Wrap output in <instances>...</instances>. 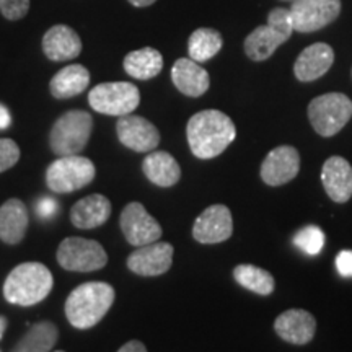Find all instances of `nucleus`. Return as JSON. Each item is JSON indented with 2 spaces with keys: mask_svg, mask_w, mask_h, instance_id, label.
Returning <instances> with one entry per match:
<instances>
[{
  "mask_svg": "<svg viewBox=\"0 0 352 352\" xmlns=\"http://www.w3.org/2000/svg\"><path fill=\"white\" fill-rule=\"evenodd\" d=\"M186 138L192 155L209 160L227 151L236 138V127L226 113L204 109L188 121Z\"/></svg>",
  "mask_w": 352,
  "mask_h": 352,
  "instance_id": "obj_1",
  "label": "nucleus"
},
{
  "mask_svg": "<svg viewBox=\"0 0 352 352\" xmlns=\"http://www.w3.org/2000/svg\"><path fill=\"white\" fill-rule=\"evenodd\" d=\"M114 289L107 283H85L69 294L65 316L77 329H90L98 324L114 303Z\"/></svg>",
  "mask_w": 352,
  "mask_h": 352,
  "instance_id": "obj_2",
  "label": "nucleus"
},
{
  "mask_svg": "<svg viewBox=\"0 0 352 352\" xmlns=\"http://www.w3.org/2000/svg\"><path fill=\"white\" fill-rule=\"evenodd\" d=\"M54 279L43 263H21L3 283V297L12 305L32 307L51 294Z\"/></svg>",
  "mask_w": 352,
  "mask_h": 352,
  "instance_id": "obj_3",
  "label": "nucleus"
},
{
  "mask_svg": "<svg viewBox=\"0 0 352 352\" xmlns=\"http://www.w3.org/2000/svg\"><path fill=\"white\" fill-rule=\"evenodd\" d=\"M294 25L287 8H274L267 15V23L254 28L245 39V52L254 63L270 59L277 47L292 36Z\"/></svg>",
  "mask_w": 352,
  "mask_h": 352,
  "instance_id": "obj_4",
  "label": "nucleus"
},
{
  "mask_svg": "<svg viewBox=\"0 0 352 352\" xmlns=\"http://www.w3.org/2000/svg\"><path fill=\"white\" fill-rule=\"evenodd\" d=\"M94 120L87 111L72 109L59 118L50 134L51 151L57 157L78 155L87 147Z\"/></svg>",
  "mask_w": 352,
  "mask_h": 352,
  "instance_id": "obj_5",
  "label": "nucleus"
},
{
  "mask_svg": "<svg viewBox=\"0 0 352 352\" xmlns=\"http://www.w3.org/2000/svg\"><path fill=\"white\" fill-rule=\"evenodd\" d=\"M352 118V101L344 94L316 96L308 104V120L323 138H333Z\"/></svg>",
  "mask_w": 352,
  "mask_h": 352,
  "instance_id": "obj_6",
  "label": "nucleus"
},
{
  "mask_svg": "<svg viewBox=\"0 0 352 352\" xmlns=\"http://www.w3.org/2000/svg\"><path fill=\"white\" fill-rule=\"evenodd\" d=\"M95 165L90 158L82 155L59 157L47 166L46 184L57 195L78 191L95 179Z\"/></svg>",
  "mask_w": 352,
  "mask_h": 352,
  "instance_id": "obj_7",
  "label": "nucleus"
},
{
  "mask_svg": "<svg viewBox=\"0 0 352 352\" xmlns=\"http://www.w3.org/2000/svg\"><path fill=\"white\" fill-rule=\"evenodd\" d=\"M88 103L96 113L107 116H126L140 103L139 88L129 82H108L91 88Z\"/></svg>",
  "mask_w": 352,
  "mask_h": 352,
  "instance_id": "obj_8",
  "label": "nucleus"
},
{
  "mask_svg": "<svg viewBox=\"0 0 352 352\" xmlns=\"http://www.w3.org/2000/svg\"><path fill=\"white\" fill-rule=\"evenodd\" d=\"M57 263L65 271L94 272L103 270L108 264V254L98 241L69 236L57 248Z\"/></svg>",
  "mask_w": 352,
  "mask_h": 352,
  "instance_id": "obj_9",
  "label": "nucleus"
},
{
  "mask_svg": "<svg viewBox=\"0 0 352 352\" xmlns=\"http://www.w3.org/2000/svg\"><path fill=\"white\" fill-rule=\"evenodd\" d=\"M289 12L294 32L314 33L340 16L341 0H294Z\"/></svg>",
  "mask_w": 352,
  "mask_h": 352,
  "instance_id": "obj_10",
  "label": "nucleus"
},
{
  "mask_svg": "<svg viewBox=\"0 0 352 352\" xmlns=\"http://www.w3.org/2000/svg\"><path fill=\"white\" fill-rule=\"evenodd\" d=\"M120 226L127 243L132 246L151 245L162 236V227L140 202H131L121 212Z\"/></svg>",
  "mask_w": 352,
  "mask_h": 352,
  "instance_id": "obj_11",
  "label": "nucleus"
},
{
  "mask_svg": "<svg viewBox=\"0 0 352 352\" xmlns=\"http://www.w3.org/2000/svg\"><path fill=\"white\" fill-rule=\"evenodd\" d=\"M116 134L124 147L139 153L155 151L160 144V132L151 121L135 114L121 116L116 124Z\"/></svg>",
  "mask_w": 352,
  "mask_h": 352,
  "instance_id": "obj_12",
  "label": "nucleus"
},
{
  "mask_svg": "<svg viewBox=\"0 0 352 352\" xmlns=\"http://www.w3.org/2000/svg\"><path fill=\"white\" fill-rule=\"evenodd\" d=\"M233 233L232 212L227 206L214 204L196 219L192 236L202 245H215L227 241Z\"/></svg>",
  "mask_w": 352,
  "mask_h": 352,
  "instance_id": "obj_13",
  "label": "nucleus"
},
{
  "mask_svg": "<svg viewBox=\"0 0 352 352\" xmlns=\"http://www.w3.org/2000/svg\"><path fill=\"white\" fill-rule=\"evenodd\" d=\"M300 171V153L292 145L272 148L261 165V179L267 186H283Z\"/></svg>",
  "mask_w": 352,
  "mask_h": 352,
  "instance_id": "obj_14",
  "label": "nucleus"
},
{
  "mask_svg": "<svg viewBox=\"0 0 352 352\" xmlns=\"http://www.w3.org/2000/svg\"><path fill=\"white\" fill-rule=\"evenodd\" d=\"M173 246L165 241H153L151 245L139 246L127 258V267L138 276L153 277L165 274L173 263Z\"/></svg>",
  "mask_w": 352,
  "mask_h": 352,
  "instance_id": "obj_15",
  "label": "nucleus"
},
{
  "mask_svg": "<svg viewBox=\"0 0 352 352\" xmlns=\"http://www.w3.org/2000/svg\"><path fill=\"white\" fill-rule=\"evenodd\" d=\"M274 331L280 340L296 346H305L315 338L316 320L307 310L292 308L277 316Z\"/></svg>",
  "mask_w": 352,
  "mask_h": 352,
  "instance_id": "obj_16",
  "label": "nucleus"
},
{
  "mask_svg": "<svg viewBox=\"0 0 352 352\" xmlns=\"http://www.w3.org/2000/svg\"><path fill=\"white\" fill-rule=\"evenodd\" d=\"M324 191L338 204H344L352 197V166L346 158L329 157L321 168Z\"/></svg>",
  "mask_w": 352,
  "mask_h": 352,
  "instance_id": "obj_17",
  "label": "nucleus"
},
{
  "mask_svg": "<svg viewBox=\"0 0 352 352\" xmlns=\"http://www.w3.org/2000/svg\"><path fill=\"white\" fill-rule=\"evenodd\" d=\"M334 63V51L329 44L315 43L305 47L297 57L294 74L300 82H314L323 77Z\"/></svg>",
  "mask_w": 352,
  "mask_h": 352,
  "instance_id": "obj_18",
  "label": "nucleus"
},
{
  "mask_svg": "<svg viewBox=\"0 0 352 352\" xmlns=\"http://www.w3.org/2000/svg\"><path fill=\"white\" fill-rule=\"evenodd\" d=\"M43 51L47 59L56 63L76 59L82 52L80 36L67 25H56L44 34Z\"/></svg>",
  "mask_w": 352,
  "mask_h": 352,
  "instance_id": "obj_19",
  "label": "nucleus"
},
{
  "mask_svg": "<svg viewBox=\"0 0 352 352\" xmlns=\"http://www.w3.org/2000/svg\"><path fill=\"white\" fill-rule=\"evenodd\" d=\"M171 80L183 95L191 96V98L202 96L210 87L208 70L202 69L192 59H186V57H182L175 63L173 69H171Z\"/></svg>",
  "mask_w": 352,
  "mask_h": 352,
  "instance_id": "obj_20",
  "label": "nucleus"
},
{
  "mask_svg": "<svg viewBox=\"0 0 352 352\" xmlns=\"http://www.w3.org/2000/svg\"><path fill=\"white\" fill-rule=\"evenodd\" d=\"M111 215V202L101 195L83 197L70 209V222L82 230H90L108 222Z\"/></svg>",
  "mask_w": 352,
  "mask_h": 352,
  "instance_id": "obj_21",
  "label": "nucleus"
},
{
  "mask_svg": "<svg viewBox=\"0 0 352 352\" xmlns=\"http://www.w3.org/2000/svg\"><path fill=\"white\" fill-rule=\"evenodd\" d=\"M28 228V210L16 197L6 201L0 208V240L7 245H19Z\"/></svg>",
  "mask_w": 352,
  "mask_h": 352,
  "instance_id": "obj_22",
  "label": "nucleus"
},
{
  "mask_svg": "<svg viewBox=\"0 0 352 352\" xmlns=\"http://www.w3.org/2000/svg\"><path fill=\"white\" fill-rule=\"evenodd\" d=\"M142 171L147 179L155 186L170 188L175 186L182 178V168L173 155L168 152L155 151L151 152L144 158Z\"/></svg>",
  "mask_w": 352,
  "mask_h": 352,
  "instance_id": "obj_23",
  "label": "nucleus"
},
{
  "mask_svg": "<svg viewBox=\"0 0 352 352\" xmlns=\"http://www.w3.org/2000/svg\"><path fill=\"white\" fill-rule=\"evenodd\" d=\"M90 85V72L80 64H72L60 69L51 78V95L57 100H67L80 95Z\"/></svg>",
  "mask_w": 352,
  "mask_h": 352,
  "instance_id": "obj_24",
  "label": "nucleus"
},
{
  "mask_svg": "<svg viewBox=\"0 0 352 352\" xmlns=\"http://www.w3.org/2000/svg\"><path fill=\"white\" fill-rule=\"evenodd\" d=\"M162 69H164V57L153 47H142L124 57L126 74L138 80H151L162 72Z\"/></svg>",
  "mask_w": 352,
  "mask_h": 352,
  "instance_id": "obj_25",
  "label": "nucleus"
},
{
  "mask_svg": "<svg viewBox=\"0 0 352 352\" xmlns=\"http://www.w3.org/2000/svg\"><path fill=\"white\" fill-rule=\"evenodd\" d=\"M59 340V329L51 321H38L16 342L12 352H52Z\"/></svg>",
  "mask_w": 352,
  "mask_h": 352,
  "instance_id": "obj_26",
  "label": "nucleus"
},
{
  "mask_svg": "<svg viewBox=\"0 0 352 352\" xmlns=\"http://www.w3.org/2000/svg\"><path fill=\"white\" fill-rule=\"evenodd\" d=\"M223 39L217 30L214 28H199L189 36L188 52L189 59L201 64L212 59L217 52L222 50Z\"/></svg>",
  "mask_w": 352,
  "mask_h": 352,
  "instance_id": "obj_27",
  "label": "nucleus"
},
{
  "mask_svg": "<svg viewBox=\"0 0 352 352\" xmlns=\"http://www.w3.org/2000/svg\"><path fill=\"white\" fill-rule=\"evenodd\" d=\"M233 277L241 287L258 296H271L274 292V277L263 267L253 266V264H240L233 270Z\"/></svg>",
  "mask_w": 352,
  "mask_h": 352,
  "instance_id": "obj_28",
  "label": "nucleus"
},
{
  "mask_svg": "<svg viewBox=\"0 0 352 352\" xmlns=\"http://www.w3.org/2000/svg\"><path fill=\"white\" fill-rule=\"evenodd\" d=\"M294 243L307 254H318L324 246V233L316 226H308L297 233Z\"/></svg>",
  "mask_w": 352,
  "mask_h": 352,
  "instance_id": "obj_29",
  "label": "nucleus"
},
{
  "mask_svg": "<svg viewBox=\"0 0 352 352\" xmlns=\"http://www.w3.org/2000/svg\"><path fill=\"white\" fill-rule=\"evenodd\" d=\"M20 160V147L15 140L0 139V173L10 170Z\"/></svg>",
  "mask_w": 352,
  "mask_h": 352,
  "instance_id": "obj_30",
  "label": "nucleus"
},
{
  "mask_svg": "<svg viewBox=\"0 0 352 352\" xmlns=\"http://www.w3.org/2000/svg\"><path fill=\"white\" fill-rule=\"evenodd\" d=\"M30 10V0H0V12L7 20H20Z\"/></svg>",
  "mask_w": 352,
  "mask_h": 352,
  "instance_id": "obj_31",
  "label": "nucleus"
},
{
  "mask_svg": "<svg viewBox=\"0 0 352 352\" xmlns=\"http://www.w3.org/2000/svg\"><path fill=\"white\" fill-rule=\"evenodd\" d=\"M57 212V202L51 197H41L36 202V215L39 219H51L54 217Z\"/></svg>",
  "mask_w": 352,
  "mask_h": 352,
  "instance_id": "obj_32",
  "label": "nucleus"
},
{
  "mask_svg": "<svg viewBox=\"0 0 352 352\" xmlns=\"http://www.w3.org/2000/svg\"><path fill=\"white\" fill-rule=\"evenodd\" d=\"M336 267L340 271L341 276L344 277H352V252L349 250H344L338 254L336 258Z\"/></svg>",
  "mask_w": 352,
  "mask_h": 352,
  "instance_id": "obj_33",
  "label": "nucleus"
},
{
  "mask_svg": "<svg viewBox=\"0 0 352 352\" xmlns=\"http://www.w3.org/2000/svg\"><path fill=\"white\" fill-rule=\"evenodd\" d=\"M118 352H147V347L144 346V342L134 340V341L126 342L124 346H121V349Z\"/></svg>",
  "mask_w": 352,
  "mask_h": 352,
  "instance_id": "obj_34",
  "label": "nucleus"
},
{
  "mask_svg": "<svg viewBox=\"0 0 352 352\" xmlns=\"http://www.w3.org/2000/svg\"><path fill=\"white\" fill-rule=\"evenodd\" d=\"M10 124H12L10 113H8V109L3 107V104H0V129H7Z\"/></svg>",
  "mask_w": 352,
  "mask_h": 352,
  "instance_id": "obj_35",
  "label": "nucleus"
},
{
  "mask_svg": "<svg viewBox=\"0 0 352 352\" xmlns=\"http://www.w3.org/2000/svg\"><path fill=\"white\" fill-rule=\"evenodd\" d=\"M134 7H148L152 6V3H155L157 0H129Z\"/></svg>",
  "mask_w": 352,
  "mask_h": 352,
  "instance_id": "obj_36",
  "label": "nucleus"
},
{
  "mask_svg": "<svg viewBox=\"0 0 352 352\" xmlns=\"http://www.w3.org/2000/svg\"><path fill=\"white\" fill-rule=\"evenodd\" d=\"M7 327H8V320H7V316L0 315V340H2V336H3V333H6Z\"/></svg>",
  "mask_w": 352,
  "mask_h": 352,
  "instance_id": "obj_37",
  "label": "nucleus"
},
{
  "mask_svg": "<svg viewBox=\"0 0 352 352\" xmlns=\"http://www.w3.org/2000/svg\"><path fill=\"white\" fill-rule=\"evenodd\" d=\"M52 352H65V351H52Z\"/></svg>",
  "mask_w": 352,
  "mask_h": 352,
  "instance_id": "obj_38",
  "label": "nucleus"
}]
</instances>
